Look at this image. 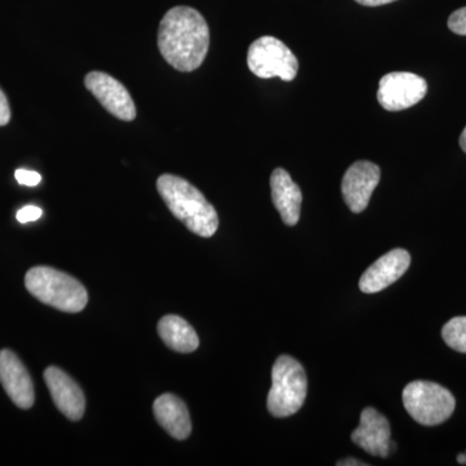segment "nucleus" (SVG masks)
<instances>
[{
    "label": "nucleus",
    "mask_w": 466,
    "mask_h": 466,
    "mask_svg": "<svg viewBox=\"0 0 466 466\" xmlns=\"http://www.w3.org/2000/svg\"><path fill=\"white\" fill-rule=\"evenodd\" d=\"M441 337L451 349L466 354V317L451 319L441 329Z\"/></svg>",
    "instance_id": "f3484780"
},
{
    "label": "nucleus",
    "mask_w": 466,
    "mask_h": 466,
    "mask_svg": "<svg viewBox=\"0 0 466 466\" xmlns=\"http://www.w3.org/2000/svg\"><path fill=\"white\" fill-rule=\"evenodd\" d=\"M42 208L29 205V207H25L21 208V210H18L17 220L20 223L35 222V220H38L39 218L42 217Z\"/></svg>",
    "instance_id": "aec40b11"
},
{
    "label": "nucleus",
    "mask_w": 466,
    "mask_h": 466,
    "mask_svg": "<svg viewBox=\"0 0 466 466\" xmlns=\"http://www.w3.org/2000/svg\"><path fill=\"white\" fill-rule=\"evenodd\" d=\"M157 191L177 219L192 233L211 238L219 227V218L213 205L191 183L173 174L158 177Z\"/></svg>",
    "instance_id": "f03ea898"
},
{
    "label": "nucleus",
    "mask_w": 466,
    "mask_h": 466,
    "mask_svg": "<svg viewBox=\"0 0 466 466\" xmlns=\"http://www.w3.org/2000/svg\"><path fill=\"white\" fill-rule=\"evenodd\" d=\"M272 201L287 226H296L300 217L302 192L284 168H275L271 175Z\"/></svg>",
    "instance_id": "4468645a"
},
{
    "label": "nucleus",
    "mask_w": 466,
    "mask_h": 466,
    "mask_svg": "<svg viewBox=\"0 0 466 466\" xmlns=\"http://www.w3.org/2000/svg\"><path fill=\"white\" fill-rule=\"evenodd\" d=\"M299 60L293 52L275 36H260L251 43L248 51V66L259 78L293 81L299 73Z\"/></svg>",
    "instance_id": "423d86ee"
},
{
    "label": "nucleus",
    "mask_w": 466,
    "mask_h": 466,
    "mask_svg": "<svg viewBox=\"0 0 466 466\" xmlns=\"http://www.w3.org/2000/svg\"><path fill=\"white\" fill-rule=\"evenodd\" d=\"M426 92L428 84L421 76L413 73L394 72L382 76L377 99L383 109L400 112L420 103Z\"/></svg>",
    "instance_id": "0eeeda50"
},
{
    "label": "nucleus",
    "mask_w": 466,
    "mask_h": 466,
    "mask_svg": "<svg viewBox=\"0 0 466 466\" xmlns=\"http://www.w3.org/2000/svg\"><path fill=\"white\" fill-rule=\"evenodd\" d=\"M9 121H11V109H9L7 96L0 90V127L8 125Z\"/></svg>",
    "instance_id": "412c9836"
},
{
    "label": "nucleus",
    "mask_w": 466,
    "mask_h": 466,
    "mask_svg": "<svg viewBox=\"0 0 466 466\" xmlns=\"http://www.w3.org/2000/svg\"><path fill=\"white\" fill-rule=\"evenodd\" d=\"M460 147H461L462 150L466 153V127L464 131H462L461 137H460Z\"/></svg>",
    "instance_id": "b1692460"
},
{
    "label": "nucleus",
    "mask_w": 466,
    "mask_h": 466,
    "mask_svg": "<svg viewBox=\"0 0 466 466\" xmlns=\"http://www.w3.org/2000/svg\"><path fill=\"white\" fill-rule=\"evenodd\" d=\"M15 177L21 186L27 187L38 186L42 180L41 174L36 173V171L25 170V168H18L15 173Z\"/></svg>",
    "instance_id": "6ab92c4d"
},
{
    "label": "nucleus",
    "mask_w": 466,
    "mask_h": 466,
    "mask_svg": "<svg viewBox=\"0 0 466 466\" xmlns=\"http://www.w3.org/2000/svg\"><path fill=\"white\" fill-rule=\"evenodd\" d=\"M359 5L366 7H379V5H389V3L397 2V0H355Z\"/></svg>",
    "instance_id": "4be33fe9"
},
{
    "label": "nucleus",
    "mask_w": 466,
    "mask_h": 466,
    "mask_svg": "<svg viewBox=\"0 0 466 466\" xmlns=\"http://www.w3.org/2000/svg\"><path fill=\"white\" fill-rule=\"evenodd\" d=\"M157 332L165 345L177 352L189 354L200 346V339L192 325L177 315L162 318L158 321Z\"/></svg>",
    "instance_id": "dca6fc26"
},
{
    "label": "nucleus",
    "mask_w": 466,
    "mask_h": 466,
    "mask_svg": "<svg viewBox=\"0 0 466 466\" xmlns=\"http://www.w3.org/2000/svg\"><path fill=\"white\" fill-rule=\"evenodd\" d=\"M351 441L370 455L379 458H388L395 450L388 419L372 407L361 412L360 424L351 434Z\"/></svg>",
    "instance_id": "9d476101"
},
{
    "label": "nucleus",
    "mask_w": 466,
    "mask_h": 466,
    "mask_svg": "<svg viewBox=\"0 0 466 466\" xmlns=\"http://www.w3.org/2000/svg\"><path fill=\"white\" fill-rule=\"evenodd\" d=\"M25 287L45 305L64 312H81L88 302L87 290L73 276L51 267H33L25 276Z\"/></svg>",
    "instance_id": "7ed1b4c3"
},
{
    "label": "nucleus",
    "mask_w": 466,
    "mask_h": 466,
    "mask_svg": "<svg viewBox=\"0 0 466 466\" xmlns=\"http://www.w3.org/2000/svg\"><path fill=\"white\" fill-rule=\"evenodd\" d=\"M43 376L57 410L72 421L81 420L85 413L86 400L78 383L57 367H48Z\"/></svg>",
    "instance_id": "f8f14e48"
},
{
    "label": "nucleus",
    "mask_w": 466,
    "mask_h": 466,
    "mask_svg": "<svg viewBox=\"0 0 466 466\" xmlns=\"http://www.w3.org/2000/svg\"><path fill=\"white\" fill-rule=\"evenodd\" d=\"M0 383L9 400L21 410H29L35 400L34 385L25 366L11 350L0 351Z\"/></svg>",
    "instance_id": "9b49d317"
},
{
    "label": "nucleus",
    "mask_w": 466,
    "mask_h": 466,
    "mask_svg": "<svg viewBox=\"0 0 466 466\" xmlns=\"http://www.w3.org/2000/svg\"><path fill=\"white\" fill-rule=\"evenodd\" d=\"M339 466H366V462L359 461L357 459H345L341 461L337 462Z\"/></svg>",
    "instance_id": "5701e85b"
},
{
    "label": "nucleus",
    "mask_w": 466,
    "mask_h": 466,
    "mask_svg": "<svg viewBox=\"0 0 466 466\" xmlns=\"http://www.w3.org/2000/svg\"><path fill=\"white\" fill-rule=\"evenodd\" d=\"M157 43L168 66L179 72L191 73L207 58L210 30L200 12L177 5L165 14L159 23Z\"/></svg>",
    "instance_id": "f257e3e1"
},
{
    "label": "nucleus",
    "mask_w": 466,
    "mask_h": 466,
    "mask_svg": "<svg viewBox=\"0 0 466 466\" xmlns=\"http://www.w3.org/2000/svg\"><path fill=\"white\" fill-rule=\"evenodd\" d=\"M458 462L461 465L466 464V453H461V455L458 456Z\"/></svg>",
    "instance_id": "393cba45"
},
{
    "label": "nucleus",
    "mask_w": 466,
    "mask_h": 466,
    "mask_svg": "<svg viewBox=\"0 0 466 466\" xmlns=\"http://www.w3.org/2000/svg\"><path fill=\"white\" fill-rule=\"evenodd\" d=\"M381 170L370 161H358L346 171L342 179V196L352 213H363L373 191L379 186Z\"/></svg>",
    "instance_id": "1a4fd4ad"
},
{
    "label": "nucleus",
    "mask_w": 466,
    "mask_h": 466,
    "mask_svg": "<svg viewBox=\"0 0 466 466\" xmlns=\"http://www.w3.org/2000/svg\"><path fill=\"white\" fill-rule=\"evenodd\" d=\"M403 404L419 424L435 426L452 416L456 400L451 391L438 383L413 381L404 388Z\"/></svg>",
    "instance_id": "39448f33"
},
{
    "label": "nucleus",
    "mask_w": 466,
    "mask_h": 466,
    "mask_svg": "<svg viewBox=\"0 0 466 466\" xmlns=\"http://www.w3.org/2000/svg\"><path fill=\"white\" fill-rule=\"evenodd\" d=\"M156 420L171 437L184 441L191 435L192 422L188 408L174 394H164L153 403Z\"/></svg>",
    "instance_id": "2eb2a0df"
},
{
    "label": "nucleus",
    "mask_w": 466,
    "mask_h": 466,
    "mask_svg": "<svg viewBox=\"0 0 466 466\" xmlns=\"http://www.w3.org/2000/svg\"><path fill=\"white\" fill-rule=\"evenodd\" d=\"M85 86L116 118L126 122L137 118V106L130 92L112 76L103 72H90L85 76Z\"/></svg>",
    "instance_id": "6e6552de"
},
{
    "label": "nucleus",
    "mask_w": 466,
    "mask_h": 466,
    "mask_svg": "<svg viewBox=\"0 0 466 466\" xmlns=\"http://www.w3.org/2000/svg\"><path fill=\"white\" fill-rule=\"evenodd\" d=\"M308 395V376L296 359L281 355L272 368V386L267 408L278 419L299 412Z\"/></svg>",
    "instance_id": "20e7f679"
},
{
    "label": "nucleus",
    "mask_w": 466,
    "mask_h": 466,
    "mask_svg": "<svg viewBox=\"0 0 466 466\" xmlns=\"http://www.w3.org/2000/svg\"><path fill=\"white\" fill-rule=\"evenodd\" d=\"M449 27L451 32L459 34V35H466V7L460 8L451 15Z\"/></svg>",
    "instance_id": "a211bd4d"
},
{
    "label": "nucleus",
    "mask_w": 466,
    "mask_h": 466,
    "mask_svg": "<svg viewBox=\"0 0 466 466\" xmlns=\"http://www.w3.org/2000/svg\"><path fill=\"white\" fill-rule=\"evenodd\" d=\"M410 256L407 250L394 249L376 260L361 275L359 288L363 293L375 294L400 280L410 268Z\"/></svg>",
    "instance_id": "ddd939ff"
}]
</instances>
